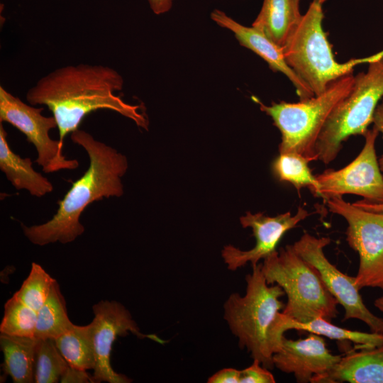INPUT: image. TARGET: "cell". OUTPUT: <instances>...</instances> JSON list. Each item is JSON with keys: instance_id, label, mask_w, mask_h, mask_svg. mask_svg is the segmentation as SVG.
<instances>
[{"instance_id": "cell-1", "label": "cell", "mask_w": 383, "mask_h": 383, "mask_svg": "<svg viewBox=\"0 0 383 383\" xmlns=\"http://www.w3.org/2000/svg\"><path fill=\"white\" fill-rule=\"evenodd\" d=\"M123 77L101 65L79 64L57 68L41 77L26 95L28 104L46 106L55 118L60 141L79 129L91 112L107 109L132 120L148 130V119L140 105L126 102L116 94L123 89Z\"/></svg>"}, {"instance_id": "cell-2", "label": "cell", "mask_w": 383, "mask_h": 383, "mask_svg": "<svg viewBox=\"0 0 383 383\" xmlns=\"http://www.w3.org/2000/svg\"><path fill=\"white\" fill-rule=\"evenodd\" d=\"M70 138L87 153L89 167L58 201V209L50 220L31 226L22 224L25 236L34 245L73 242L84 232L79 218L87 206L104 198L123 194L121 177L128 167L126 157L84 131L77 129Z\"/></svg>"}, {"instance_id": "cell-3", "label": "cell", "mask_w": 383, "mask_h": 383, "mask_svg": "<svg viewBox=\"0 0 383 383\" xmlns=\"http://www.w3.org/2000/svg\"><path fill=\"white\" fill-rule=\"evenodd\" d=\"M252 268L245 277V294L228 296L223 306V318L238 339L240 348H245L262 366L272 369L276 353L273 328L278 313L285 306L279 299L285 293L280 286L267 283L262 264Z\"/></svg>"}, {"instance_id": "cell-4", "label": "cell", "mask_w": 383, "mask_h": 383, "mask_svg": "<svg viewBox=\"0 0 383 383\" xmlns=\"http://www.w3.org/2000/svg\"><path fill=\"white\" fill-rule=\"evenodd\" d=\"M323 3L313 0L282 47L287 63L314 96L324 92L354 67L383 58V50L370 57L338 62L323 28Z\"/></svg>"}, {"instance_id": "cell-5", "label": "cell", "mask_w": 383, "mask_h": 383, "mask_svg": "<svg viewBox=\"0 0 383 383\" xmlns=\"http://www.w3.org/2000/svg\"><path fill=\"white\" fill-rule=\"evenodd\" d=\"M355 76L345 75L331 83L322 94L297 103L280 101L260 109L270 116L282 135L279 153L296 152L309 162L318 160L317 139L335 106L350 91Z\"/></svg>"}, {"instance_id": "cell-6", "label": "cell", "mask_w": 383, "mask_h": 383, "mask_svg": "<svg viewBox=\"0 0 383 383\" xmlns=\"http://www.w3.org/2000/svg\"><path fill=\"white\" fill-rule=\"evenodd\" d=\"M262 270L268 284H277L287 296V316L300 322L322 317L331 321L338 314L336 299L316 270L287 245L263 260Z\"/></svg>"}, {"instance_id": "cell-7", "label": "cell", "mask_w": 383, "mask_h": 383, "mask_svg": "<svg viewBox=\"0 0 383 383\" xmlns=\"http://www.w3.org/2000/svg\"><path fill=\"white\" fill-rule=\"evenodd\" d=\"M383 98V58L369 63L366 72L355 76L350 93L333 109L317 139L318 160L327 165L337 157L349 137L362 135L372 123Z\"/></svg>"}, {"instance_id": "cell-8", "label": "cell", "mask_w": 383, "mask_h": 383, "mask_svg": "<svg viewBox=\"0 0 383 383\" xmlns=\"http://www.w3.org/2000/svg\"><path fill=\"white\" fill-rule=\"evenodd\" d=\"M328 209L347 221L346 240L360 257L355 283L383 292V213L367 211L345 201L342 196L326 201Z\"/></svg>"}, {"instance_id": "cell-9", "label": "cell", "mask_w": 383, "mask_h": 383, "mask_svg": "<svg viewBox=\"0 0 383 383\" xmlns=\"http://www.w3.org/2000/svg\"><path fill=\"white\" fill-rule=\"evenodd\" d=\"M43 107L27 104L0 87V123H8L21 131L37 152L35 162L45 173L75 170L79 162L62 154L63 143L50 138V131L57 128L53 116L42 114Z\"/></svg>"}, {"instance_id": "cell-10", "label": "cell", "mask_w": 383, "mask_h": 383, "mask_svg": "<svg viewBox=\"0 0 383 383\" xmlns=\"http://www.w3.org/2000/svg\"><path fill=\"white\" fill-rule=\"evenodd\" d=\"M330 242L329 238H317L305 233L292 245L316 270L328 292L343 307L344 320H360L372 332L383 334V318L373 314L364 304L355 277L343 273L326 257L323 250Z\"/></svg>"}, {"instance_id": "cell-11", "label": "cell", "mask_w": 383, "mask_h": 383, "mask_svg": "<svg viewBox=\"0 0 383 383\" xmlns=\"http://www.w3.org/2000/svg\"><path fill=\"white\" fill-rule=\"evenodd\" d=\"M378 134L374 127L367 130L364 147L353 161L338 170H326L316 175L318 188L314 196L326 201L352 194L362 196L367 202L383 204V176L375 150Z\"/></svg>"}, {"instance_id": "cell-12", "label": "cell", "mask_w": 383, "mask_h": 383, "mask_svg": "<svg viewBox=\"0 0 383 383\" xmlns=\"http://www.w3.org/2000/svg\"><path fill=\"white\" fill-rule=\"evenodd\" d=\"M94 318L91 322L96 365L93 377L96 382L129 383L132 379L113 370L111 365V353L114 341L118 336L130 333L138 338H149L157 343L164 340L154 334L140 332L129 311L116 301L101 300L92 306Z\"/></svg>"}, {"instance_id": "cell-13", "label": "cell", "mask_w": 383, "mask_h": 383, "mask_svg": "<svg viewBox=\"0 0 383 383\" xmlns=\"http://www.w3.org/2000/svg\"><path fill=\"white\" fill-rule=\"evenodd\" d=\"M310 213L303 206H299L294 216L290 211L274 217L262 213L247 212L240 218L243 228H251L255 238V246L248 250H242L232 245H226L221 256L227 268L235 271L244 267L248 262L252 266L258 264L274 252L284 235L308 217Z\"/></svg>"}, {"instance_id": "cell-14", "label": "cell", "mask_w": 383, "mask_h": 383, "mask_svg": "<svg viewBox=\"0 0 383 383\" xmlns=\"http://www.w3.org/2000/svg\"><path fill=\"white\" fill-rule=\"evenodd\" d=\"M342 355H333L327 348L321 335L311 333L305 338H282L279 350L273 355L274 367L293 374L296 382L315 383L329 372L339 362Z\"/></svg>"}, {"instance_id": "cell-15", "label": "cell", "mask_w": 383, "mask_h": 383, "mask_svg": "<svg viewBox=\"0 0 383 383\" xmlns=\"http://www.w3.org/2000/svg\"><path fill=\"white\" fill-rule=\"evenodd\" d=\"M211 18L220 27L231 30L239 43L262 58L274 72L284 74L293 84L300 100L314 96L309 87L287 63L282 48L253 26H245L235 21L225 12L214 9Z\"/></svg>"}, {"instance_id": "cell-16", "label": "cell", "mask_w": 383, "mask_h": 383, "mask_svg": "<svg viewBox=\"0 0 383 383\" xmlns=\"http://www.w3.org/2000/svg\"><path fill=\"white\" fill-rule=\"evenodd\" d=\"M289 330L307 331L341 342H351L354 349L373 348L383 345V334L352 331L337 326L322 317L300 322L279 312L273 328V340L278 351L284 334Z\"/></svg>"}, {"instance_id": "cell-17", "label": "cell", "mask_w": 383, "mask_h": 383, "mask_svg": "<svg viewBox=\"0 0 383 383\" xmlns=\"http://www.w3.org/2000/svg\"><path fill=\"white\" fill-rule=\"evenodd\" d=\"M383 383V345L354 349L315 383Z\"/></svg>"}, {"instance_id": "cell-18", "label": "cell", "mask_w": 383, "mask_h": 383, "mask_svg": "<svg viewBox=\"0 0 383 383\" xmlns=\"http://www.w3.org/2000/svg\"><path fill=\"white\" fill-rule=\"evenodd\" d=\"M0 170L14 188L26 189L34 196L43 197L53 190L49 179L33 169L30 158H23L11 150L2 123H0Z\"/></svg>"}, {"instance_id": "cell-19", "label": "cell", "mask_w": 383, "mask_h": 383, "mask_svg": "<svg viewBox=\"0 0 383 383\" xmlns=\"http://www.w3.org/2000/svg\"><path fill=\"white\" fill-rule=\"evenodd\" d=\"M300 1L263 0L252 26L282 48L303 16Z\"/></svg>"}, {"instance_id": "cell-20", "label": "cell", "mask_w": 383, "mask_h": 383, "mask_svg": "<svg viewBox=\"0 0 383 383\" xmlns=\"http://www.w3.org/2000/svg\"><path fill=\"white\" fill-rule=\"evenodd\" d=\"M38 339L0 334V348L4 355L2 370L15 383L35 382Z\"/></svg>"}, {"instance_id": "cell-21", "label": "cell", "mask_w": 383, "mask_h": 383, "mask_svg": "<svg viewBox=\"0 0 383 383\" xmlns=\"http://www.w3.org/2000/svg\"><path fill=\"white\" fill-rule=\"evenodd\" d=\"M54 340L70 366L84 370L94 369L96 355L91 323L86 326L74 324Z\"/></svg>"}, {"instance_id": "cell-22", "label": "cell", "mask_w": 383, "mask_h": 383, "mask_svg": "<svg viewBox=\"0 0 383 383\" xmlns=\"http://www.w3.org/2000/svg\"><path fill=\"white\" fill-rule=\"evenodd\" d=\"M74 324L67 315L65 299L56 281L43 305L37 311L35 337L55 339L71 329Z\"/></svg>"}, {"instance_id": "cell-23", "label": "cell", "mask_w": 383, "mask_h": 383, "mask_svg": "<svg viewBox=\"0 0 383 383\" xmlns=\"http://www.w3.org/2000/svg\"><path fill=\"white\" fill-rule=\"evenodd\" d=\"M310 162L301 155L289 152L279 153L272 162L274 177L280 182L292 184L299 194L303 187H308L314 195L318 188L316 176L309 167Z\"/></svg>"}, {"instance_id": "cell-24", "label": "cell", "mask_w": 383, "mask_h": 383, "mask_svg": "<svg viewBox=\"0 0 383 383\" xmlns=\"http://www.w3.org/2000/svg\"><path fill=\"white\" fill-rule=\"evenodd\" d=\"M69 366L53 339H38L35 382H58Z\"/></svg>"}, {"instance_id": "cell-25", "label": "cell", "mask_w": 383, "mask_h": 383, "mask_svg": "<svg viewBox=\"0 0 383 383\" xmlns=\"http://www.w3.org/2000/svg\"><path fill=\"white\" fill-rule=\"evenodd\" d=\"M37 311L15 294L4 305L0 332L10 335L35 337Z\"/></svg>"}, {"instance_id": "cell-26", "label": "cell", "mask_w": 383, "mask_h": 383, "mask_svg": "<svg viewBox=\"0 0 383 383\" xmlns=\"http://www.w3.org/2000/svg\"><path fill=\"white\" fill-rule=\"evenodd\" d=\"M55 282L42 266L33 262L28 276L14 294L37 311L46 301Z\"/></svg>"}, {"instance_id": "cell-27", "label": "cell", "mask_w": 383, "mask_h": 383, "mask_svg": "<svg viewBox=\"0 0 383 383\" xmlns=\"http://www.w3.org/2000/svg\"><path fill=\"white\" fill-rule=\"evenodd\" d=\"M273 374L257 360L249 367L240 370V383H274Z\"/></svg>"}, {"instance_id": "cell-28", "label": "cell", "mask_w": 383, "mask_h": 383, "mask_svg": "<svg viewBox=\"0 0 383 383\" xmlns=\"http://www.w3.org/2000/svg\"><path fill=\"white\" fill-rule=\"evenodd\" d=\"M62 383H95L93 376L87 370L69 366L60 379Z\"/></svg>"}, {"instance_id": "cell-29", "label": "cell", "mask_w": 383, "mask_h": 383, "mask_svg": "<svg viewBox=\"0 0 383 383\" xmlns=\"http://www.w3.org/2000/svg\"><path fill=\"white\" fill-rule=\"evenodd\" d=\"M207 382L240 383V370H237L235 368H223L211 376L208 379Z\"/></svg>"}, {"instance_id": "cell-30", "label": "cell", "mask_w": 383, "mask_h": 383, "mask_svg": "<svg viewBox=\"0 0 383 383\" xmlns=\"http://www.w3.org/2000/svg\"><path fill=\"white\" fill-rule=\"evenodd\" d=\"M372 123H374V127L381 133L383 138V100L380 104H378L377 106ZM379 168L382 172H383V155L378 160Z\"/></svg>"}, {"instance_id": "cell-31", "label": "cell", "mask_w": 383, "mask_h": 383, "mask_svg": "<svg viewBox=\"0 0 383 383\" xmlns=\"http://www.w3.org/2000/svg\"><path fill=\"white\" fill-rule=\"evenodd\" d=\"M174 0H148L151 10L154 13L160 15L168 12L173 4Z\"/></svg>"}, {"instance_id": "cell-32", "label": "cell", "mask_w": 383, "mask_h": 383, "mask_svg": "<svg viewBox=\"0 0 383 383\" xmlns=\"http://www.w3.org/2000/svg\"><path fill=\"white\" fill-rule=\"evenodd\" d=\"M353 204L367 211L383 213V204H374L361 200L353 203Z\"/></svg>"}, {"instance_id": "cell-33", "label": "cell", "mask_w": 383, "mask_h": 383, "mask_svg": "<svg viewBox=\"0 0 383 383\" xmlns=\"http://www.w3.org/2000/svg\"><path fill=\"white\" fill-rule=\"evenodd\" d=\"M374 304L383 313V294L374 301Z\"/></svg>"}, {"instance_id": "cell-34", "label": "cell", "mask_w": 383, "mask_h": 383, "mask_svg": "<svg viewBox=\"0 0 383 383\" xmlns=\"http://www.w3.org/2000/svg\"><path fill=\"white\" fill-rule=\"evenodd\" d=\"M321 1V2L324 3L326 0H319Z\"/></svg>"}]
</instances>
